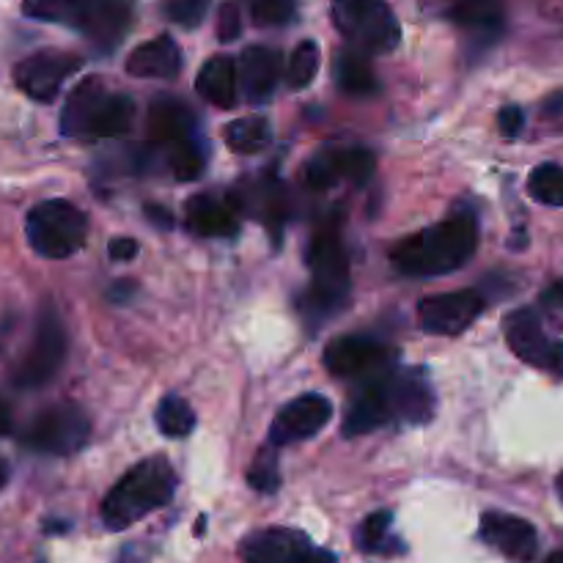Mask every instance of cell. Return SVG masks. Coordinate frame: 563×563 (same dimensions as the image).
Instances as JSON below:
<instances>
[{
    "label": "cell",
    "instance_id": "39",
    "mask_svg": "<svg viewBox=\"0 0 563 563\" xmlns=\"http://www.w3.org/2000/svg\"><path fill=\"white\" fill-rule=\"evenodd\" d=\"M242 33L240 9L234 3H223L218 11V36L220 42H234Z\"/></svg>",
    "mask_w": 563,
    "mask_h": 563
},
{
    "label": "cell",
    "instance_id": "12",
    "mask_svg": "<svg viewBox=\"0 0 563 563\" xmlns=\"http://www.w3.org/2000/svg\"><path fill=\"white\" fill-rule=\"evenodd\" d=\"M385 396H388L390 407V421H405L412 427H421L434 418V390L429 385V379L421 372H399L383 377Z\"/></svg>",
    "mask_w": 563,
    "mask_h": 563
},
{
    "label": "cell",
    "instance_id": "2",
    "mask_svg": "<svg viewBox=\"0 0 563 563\" xmlns=\"http://www.w3.org/2000/svg\"><path fill=\"white\" fill-rule=\"evenodd\" d=\"M176 493V473L165 456H148L121 476L104 495L102 522L110 531H124L152 511L170 504Z\"/></svg>",
    "mask_w": 563,
    "mask_h": 563
},
{
    "label": "cell",
    "instance_id": "13",
    "mask_svg": "<svg viewBox=\"0 0 563 563\" xmlns=\"http://www.w3.org/2000/svg\"><path fill=\"white\" fill-rule=\"evenodd\" d=\"M388 357L390 352L379 341L366 339V335H344V339L330 341L322 361L335 377L357 379L377 374L388 363Z\"/></svg>",
    "mask_w": 563,
    "mask_h": 563
},
{
    "label": "cell",
    "instance_id": "33",
    "mask_svg": "<svg viewBox=\"0 0 563 563\" xmlns=\"http://www.w3.org/2000/svg\"><path fill=\"white\" fill-rule=\"evenodd\" d=\"M528 190L539 203L563 207V165H539L528 179Z\"/></svg>",
    "mask_w": 563,
    "mask_h": 563
},
{
    "label": "cell",
    "instance_id": "36",
    "mask_svg": "<svg viewBox=\"0 0 563 563\" xmlns=\"http://www.w3.org/2000/svg\"><path fill=\"white\" fill-rule=\"evenodd\" d=\"M209 3L212 0H163V14L181 27H198L207 16Z\"/></svg>",
    "mask_w": 563,
    "mask_h": 563
},
{
    "label": "cell",
    "instance_id": "44",
    "mask_svg": "<svg viewBox=\"0 0 563 563\" xmlns=\"http://www.w3.org/2000/svg\"><path fill=\"white\" fill-rule=\"evenodd\" d=\"M297 563H335V559H333V555H330V553H324V550L313 548L311 553L302 555V559L297 561Z\"/></svg>",
    "mask_w": 563,
    "mask_h": 563
},
{
    "label": "cell",
    "instance_id": "37",
    "mask_svg": "<svg viewBox=\"0 0 563 563\" xmlns=\"http://www.w3.org/2000/svg\"><path fill=\"white\" fill-rule=\"evenodd\" d=\"M247 482H251L256 493H275L280 487L278 462H275L273 451H258L256 462H253L251 473H247Z\"/></svg>",
    "mask_w": 563,
    "mask_h": 563
},
{
    "label": "cell",
    "instance_id": "42",
    "mask_svg": "<svg viewBox=\"0 0 563 563\" xmlns=\"http://www.w3.org/2000/svg\"><path fill=\"white\" fill-rule=\"evenodd\" d=\"M108 253L113 262H130V258L137 256V242L130 240V236H115V240H110Z\"/></svg>",
    "mask_w": 563,
    "mask_h": 563
},
{
    "label": "cell",
    "instance_id": "10",
    "mask_svg": "<svg viewBox=\"0 0 563 563\" xmlns=\"http://www.w3.org/2000/svg\"><path fill=\"white\" fill-rule=\"evenodd\" d=\"M484 300L478 291H445V295L423 297L418 306V319L427 333L434 335H460L482 317Z\"/></svg>",
    "mask_w": 563,
    "mask_h": 563
},
{
    "label": "cell",
    "instance_id": "35",
    "mask_svg": "<svg viewBox=\"0 0 563 563\" xmlns=\"http://www.w3.org/2000/svg\"><path fill=\"white\" fill-rule=\"evenodd\" d=\"M297 14V0H256L253 3V22L262 27L289 25Z\"/></svg>",
    "mask_w": 563,
    "mask_h": 563
},
{
    "label": "cell",
    "instance_id": "14",
    "mask_svg": "<svg viewBox=\"0 0 563 563\" xmlns=\"http://www.w3.org/2000/svg\"><path fill=\"white\" fill-rule=\"evenodd\" d=\"M482 539L511 561H531L539 550L537 528L515 515L489 511L482 520Z\"/></svg>",
    "mask_w": 563,
    "mask_h": 563
},
{
    "label": "cell",
    "instance_id": "38",
    "mask_svg": "<svg viewBox=\"0 0 563 563\" xmlns=\"http://www.w3.org/2000/svg\"><path fill=\"white\" fill-rule=\"evenodd\" d=\"M341 168H344L346 179H352L355 185H366L374 174V157L366 148H350V152H341Z\"/></svg>",
    "mask_w": 563,
    "mask_h": 563
},
{
    "label": "cell",
    "instance_id": "18",
    "mask_svg": "<svg viewBox=\"0 0 563 563\" xmlns=\"http://www.w3.org/2000/svg\"><path fill=\"white\" fill-rule=\"evenodd\" d=\"M449 16L476 42V47H489L498 42L506 22L500 0H454Z\"/></svg>",
    "mask_w": 563,
    "mask_h": 563
},
{
    "label": "cell",
    "instance_id": "46",
    "mask_svg": "<svg viewBox=\"0 0 563 563\" xmlns=\"http://www.w3.org/2000/svg\"><path fill=\"white\" fill-rule=\"evenodd\" d=\"M548 113H563V93H561V97L550 99V104H548Z\"/></svg>",
    "mask_w": 563,
    "mask_h": 563
},
{
    "label": "cell",
    "instance_id": "6",
    "mask_svg": "<svg viewBox=\"0 0 563 563\" xmlns=\"http://www.w3.org/2000/svg\"><path fill=\"white\" fill-rule=\"evenodd\" d=\"M91 423L88 416L77 405H53L38 412L25 432V443L33 451H42L49 456H71L88 443Z\"/></svg>",
    "mask_w": 563,
    "mask_h": 563
},
{
    "label": "cell",
    "instance_id": "28",
    "mask_svg": "<svg viewBox=\"0 0 563 563\" xmlns=\"http://www.w3.org/2000/svg\"><path fill=\"white\" fill-rule=\"evenodd\" d=\"M168 165L176 179H198L203 174V168H207V148H203L201 141H196V135L187 137V141L170 143Z\"/></svg>",
    "mask_w": 563,
    "mask_h": 563
},
{
    "label": "cell",
    "instance_id": "4",
    "mask_svg": "<svg viewBox=\"0 0 563 563\" xmlns=\"http://www.w3.org/2000/svg\"><path fill=\"white\" fill-rule=\"evenodd\" d=\"M333 25L366 58L390 53L401 42L399 20L385 0H333Z\"/></svg>",
    "mask_w": 563,
    "mask_h": 563
},
{
    "label": "cell",
    "instance_id": "16",
    "mask_svg": "<svg viewBox=\"0 0 563 563\" xmlns=\"http://www.w3.org/2000/svg\"><path fill=\"white\" fill-rule=\"evenodd\" d=\"M130 20L132 11L124 0H86V9L77 20V31L91 38L99 49L110 53L124 38Z\"/></svg>",
    "mask_w": 563,
    "mask_h": 563
},
{
    "label": "cell",
    "instance_id": "49",
    "mask_svg": "<svg viewBox=\"0 0 563 563\" xmlns=\"http://www.w3.org/2000/svg\"><path fill=\"white\" fill-rule=\"evenodd\" d=\"M3 484H5V467L0 465V487H3Z\"/></svg>",
    "mask_w": 563,
    "mask_h": 563
},
{
    "label": "cell",
    "instance_id": "20",
    "mask_svg": "<svg viewBox=\"0 0 563 563\" xmlns=\"http://www.w3.org/2000/svg\"><path fill=\"white\" fill-rule=\"evenodd\" d=\"M108 86L102 77H86L75 91L66 97L64 110H60V132L69 137H88L91 121L97 115L99 104L108 97Z\"/></svg>",
    "mask_w": 563,
    "mask_h": 563
},
{
    "label": "cell",
    "instance_id": "40",
    "mask_svg": "<svg viewBox=\"0 0 563 563\" xmlns=\"http://www.w3.org/2000/svg\"><path fill=\"white\" fill-rule=\"evenodd\" d=\"M542 311L548 313L553 322L563 324V278L555 280L548 291H542Z\"/></svg>",
    "mask_w": 563,
    "mask_h": 563
},
{
    "label": "cell",
    "instance_id": "5",
    "mask_svg": "<svg viewBox=\"0 0 563 563\" xmlns=\"http://www.w3.org/2000/svg\"><path fill=\"white\" fill-rule=\"evenodd\" d=\"M27 245L44 258H69L86 245L88 218L69 201L49 198L36 203L25 220Z\"/></svg>",
    "mask_w": 563,
    "mask_h": 563
},
{
    "label": "cell",
    "instance_id": "1",
    "mask_svg": "<svg viewBox=\"0 0 563 563\" xmlns=\"http://www.w3.org/2000/svg\"><path fill=\"white\" fill-rule=\"evenodd\" d=\"M478 245L476 218L467 212L454 214L443 223L407 236L390 251V262L399 273L412 278H434L465 267Z\"/></svg>",
    "mask_w": 563,
    "mask_h": 563
},
{
    "label": "cell",
    "instance_id": "9",
    "mask_svg": "<svg viewBox=\"0 0 563 563\" xmlns=\"http://www.w3.org/2000/svg\"><path fill=\"white\" fill-rule=\"evenodd\" d=\"M80 69V58L60 49H42L14 66V82L36 102H53L60 86Z\"/></svg>",
    "mask_w": 563,
    "mask_h": 563
},
{
    "label": "cell",
    "instance_id": "24",
    "mask_svg": "<svg viewBox=\"0 0 563 563\" xmlns=\"http://www.w3.org/2000/svg\"><path fill=\"white\" fill-rule=\"evenodd\" d=\"M196 91L214 108H234L236 102V66L229 55H214L201 66Z\"/></svg>",
    "mask_w": 563,
    "mask_h": 563
},
{
    "label": "cell",
    "instance_id": "19",
    "mask_svg": "<svg viewBox=\"0 0 563 563\" xmlns=\"http://www.w3.org/2000/svg\"><path fill=\"white\" fill-rule=\"evenodd\" d=\"M126 75L143 77V80H170L181 69L179 44L170 36H157L143 42L126 55Z\"/></svg>",
    "mask_w": 563,
    "mask_h": 563
},
{
    "label": "cell",
    "instance_id": "23",
    "mask_svg": "<svg viewBox=\"0 0 563 563\" xmlns=\"http://www.w3.org/2000/svg\"><path fill=\"white\" fill-rule=\"evenodd\" d=\"M187 225L198 236H234L240 231L234 209L212 196H196L187 201Z\"/></svg>",
    "mask_w": 563,
    "mask_h": 563
},
{
    "label": "cell",
    "instance_id": "48",
    "mask_svg": "<svg viewBox=\"0 0 563 563\" xmlns=\"http://www.w3.org/2000/svg\"><path fill=\"white\" fill-rule=\"evenodd\" d=\"M555 487H559V495L563 498V473L559 476V482H555Z\"/></svg>",
    "mask_w": 563,
    "mask_h": 563
},
{
    "label": "cell",
    "instance_id": "29",
    "mask_svg": "<svg viewBox=\"0 0 563 563\" xmlns=\"http://www.w3.org/2000/svg\"><path fill=\"white\" fill-rule=\"evenodd\" d=\"M86 0H22L25 16L38 22H58V25L77 27Z\"/></svg>",
    "mask_w": 563,
    "mask_h": 563
},
{
    "label": "cell",
    "instance_id": "47",
    "mask_svg": "<svg viewBox=\"0 0 563 563\" xmlns=\"http://www.w3.org/2000/svg\"><path fill=\"white\" fill-rule=\"evenodd\" d=\"M544 563H563V550H559V553H553V555H550V559L544 561Z\"/></svg>",
    "mask_w": 563,
    "mask_h": 563
},
{
    "label": "cell",
    "instance_id": "31",
    "mask_svg": "<svg viewBox=\"0 0 563 563\" xmlns=\"http://www.w3.org/2000/svg\"><path fill=\"white\" fill-rule=\"evenodd\" d=\"M390 522H394V517L388 511L368 515L363 526L357 528V548L363 553H399V550L390 548V544H396L390 537ZM396 548H401V544H396Z\"/></svg>",
    "mask_w": 563,
    "mask_h": 563
},
{
    "label": "cell",
    "instance_id": "41",
    "mask_svg": "<svg viewBox=\"0 0 563 563\" xmlns=\"http://www.w3.org/2000/svg\"><path fill=\"white\" fill-rule=\"evenodd\" d=\"M522 124H526V115H522V110L517 104H509V108H504L498 113V126L506 137L520 135Z\"/></svg>",
    "mask_w": 563,
    "mask_h": 563
},
{
    "label": "cell",
    "instance_id": "8",
    "mask_svg": "<svg viewBox=\"0 0 563 563\" xmlns=\"http://www.w3.org/2000/svg\"><path fill=\"white\" fill-rule=\"evenodd\" d=\"M506 341L522 363L563 377V341H550L537 311L520 308L506 319Z\"/></svg>",
    "mask_w": 563,
    "mask_h": 563
},
{
    "label": "cell",
    "instance_id": "26",
    "mask_svg": "<svg viewBox=\"0 0 563 563\" xmlns=\"http://www.w3.org/2000/svg\"><path fill=\"white\" fill-rule=\"evenodd\" d=\"M135 119V102L126 93H108L99 104L97 115L91 121L88 137H119L124 135Z\"/></svg>",
    "mask_w": 563,
    "mask_h": 563
},
{
    "label": "cell",
    "instance_id": "34",
    "mask_svg": "<svg viewBox=\"0 0 563 563\" xmlns=\"http://www.w3.org/2000/svg\"><path fill=\"white\" fill-rule=\"evenodd\" d=\"M344 179V168H341V152L330 154L322 152L313 159H308L306 170H302V181H306L311 190H328L335 181Z\"/></svg>",
    "mask_w": 563,
    "mask_h": 563
},
{
    "label": "cell",
    "instance_id": "27",
    "mask_svg": "<svg viewBox=\"0 0 563 563\" xmlns=\"http://www.w3.org/2000/svg\"><path fill=\"white\" fill-rule=\"evenodd\" d=\"M269 137H273V130L262 115H245V119H236L225 126V143L236 154L264 152L269 146Z\"/></svg>",
    "mask_w": 563,
    "mask_h": 563
},
{
    "label": "cell",
    "instance_id": "45",
    "mask_svg": "<svg viewBox=\"0 0 563 563\" xmlns=\"http://www.w3.org/2000/svg\"><path fill=\"white\" fill-rule=\"evenodd\" d=\"M11 432V416H9V407L0 401V434H9Z\"/></svg>",
    "mask_w": 563,
    "mask_h": 563
},
{
    "label": "cell",
    "instance_id": "30",
    "mask_svg": "<svg viewBox=\"0 0 563 563\" xmlns=\"http://www.w3.org/2000/svg\"><path fill=\"white\" fill-rule=\"evenodd\" d=\"M157 427L168 438H187L192 432V427H196L192 407L181 396L168 394L157 407Z\"/></svg>",
    "mask_w": 563,
    "mask_h": 563
},
{
    "label": "cell",
    "instance_id": "3",
    "mask_svg": "<svg viewBox=\"0 0 563 563\" xmlns=\"http://www.w3.org/2000/svg\"><path fill=\"white\" fill-rule=\"evenodd\" d=\"M311 291L306 295V308L313 319H328L339 311L350 297V258L341 245V231L335 223L322 225L313 234L311 251Z\"/></svg>",
    "mask_w": 563,
    "mask_h": 563
},
{
    "label": "cell",
    "instance_id": "32",
    "mask_svg": "<svg viewBox=\"0 0 563 563\" xmlns=\"http://www.w3.org/2000/svg\"><path fill=\"white\" fill-rule=\"evenodd\" d=\"M319 64H322V53H319L317 42L297 44V49L289 58V66H286V82H289V88L300 91V88L311 86L313 77L319 75Z\"/></svg>",
    "mask_w": 563,
    "mask_h": 563
},
{
    "label": "cell",
    "instance_id": "11",
    "mask_svg": "<svg viewBox=\"0 0 563 563\" xmlns=\"http://www.w3.org/2000/svg\"><path fill=\"white\" fill-rule=\"evenodd\" d=\"M333 416V405L322 394H302L300 399L289 401L284 410L275 416L269 427V445L284 449V445L300 443L322 432Z\"/></svg>",
    "mask_w": 563,
    "mask_h": 563
},
{
    "label": "cell",
    "instance_id": "43",
    "mask_svg": "<svg viewBox=\"0 0 563 563\" xmlns=\"http://www.w3.org/2000/svg\"><path fill=\"white\" fill-rule=\"evenodd\" d=\"M146 218L152 220L157 229H170V225H174V218H170L168 209L163 207H146Z\"/></svg>",
    "mask_w": 563,
    "mask_h": 563
},
{
    "label": "cell",
    "instance_id": "7",
    "mask_svg": "<svg viewBox=\"0 0 563 563\" xmlns=\"http://www.w3.org/2000/svg\"><path fill=\"white\" fill-rule=\"evenodd\" d=\"M66 361V333L64 324L55 313H44L36 324L31 346L16 368V385L20 388H42L58 374Z\"/></svg>",
    "mask_w": 563,
    "mask_h": 563
},
{
    "label": "cell",
    "instance_id": "17",
    "mask_svg": "<svg viewBox=\"0 0 563 563\" xmlns=\"http://www.w3.org/2000/svg\"><path fill=\"white\" fill-rule=\"evenodd\" d=\"M313 544L306 533L289 531V528H267L256 531L242 542V559L245 563H297Z\"/></svg>",
    "mask_w": 563,
    "mask_h": 563
},
{
    "label": "cell",
    "instance_id": "22",
    "mask_svg": "<svg viewBox=\"0 0 563 563\" xmlns=\"http://www.w3.org/2000/svg\"><path fill=\"white\" fill-rule=\"evenodd\" d=\"M390 421V407L388 396H385L383 379L366 385L361 394L355 396V401L350 405L344 418V434L346 438H361V434L374 432V429L385 427Z\"/></svg>",
    "mask_w": 563,
    "mask_h": 563
},
{
    "label": "cell",
    "instance_id": "21",
    "mask_svg": "<svg viewBox=\"0 0 563 563\" xmlns=\"http://www.w3.org/2000/svg\"><path fill=\"white\" fill-rule=\"evenodd\" d=\"M192 126H196V119L181 99L157 97L148 104L146 130L154 143L187 141V137H192Z\"/></svg>",
    "mask_w": 563,
    "mask_h": 563
},
{
    "label": "cell",
    "instance_id": "15",
    "mask_svg": "<svg viewBox=\"0 0 563 563\" xmlns=\"http://www.w3.org/2000/svg\"><path fill=\"white\" fill-rule=\"evenodd\" d=\"M236 88L251 104H264L280 80V53L273 47H247L236 60Z\"/></svg>",
    "mask_w": 563,
    "mask_h": 563
},
{
    "label": "cell",
    "instance_id": "25",
    "mask_svg": "<svg viewBox=\"0 0 563 563\" xmlns=\"http://www.w3.org/2000/svg\"><path fill=\"white\" fill-rule=\"evenodd\" d=\"M333 80L346 97H372L379 91L377 75H374L372 64L357 49H341L333 58Z\"/></svg>",
    "mask_w": 563,
    "mask_h": 563
}]
</instances>
